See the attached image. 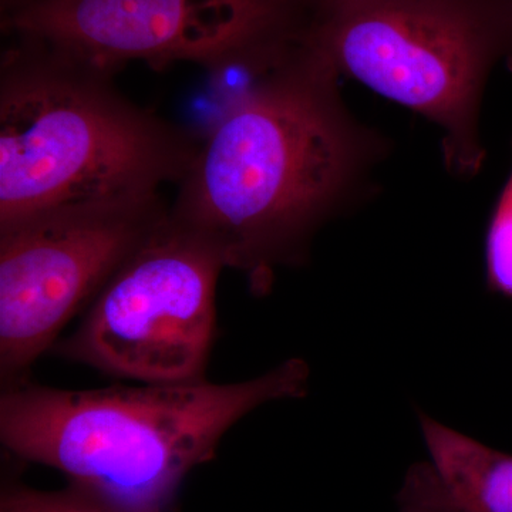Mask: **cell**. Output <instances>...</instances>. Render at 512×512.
Segmentation results:
<instances>
[{"instance_id":"1","label":"cell","mask_w":512,"mask_h":512,"mask_svg":"<svg viewBox=\"0 0 512 512\" xmlns=\"http://www.w3.org/2000/svg\"><path fill=\"white\" fill-rule=\"evenodd\" d=\"M316 30L234 93L198 143L170 217L266 296L319 228L359 198L382 137L353 119Z\"/></svg>"},{"instance_id":"2","label":"cell","mask_w":512,"mask_h":512,"mask_svg":"<svg viewBox=\"0 0 512 512\" xmlns=\"http://www.w3.org/2000/svg\"><path fill=\"white\" fill-rule=\"evenodd\" d=\"M308 363L289 359L238 383L198 379L69 390L29 379L3 387L0 441L70 485L127 512H167L185 477L266 403L303 399Z\"/></svg>"},{"instance_id":"3","label":"cell","mask_w":512,"mask_h":512,"mask_svg":"<svg viewBox=\"0 0 512 512\" xmlns=\"http://www.w3.org/2000/svg\"><path fill=\"white\" fill-rule=\"evenodd\" d=\"M26 42L0 76V228L180 183L197 138L126 99L109 70Z\"/></svg>"},{"instance_id":"4","label":"cell","mask_w":512,"mask_h":512,"mask_svg":"<svg viewBox=\"0 0 512 512\" xmlns=\"http://www.w3.org/2000/svg\"><path fill=\"white\" fill-rule=\"evenodd\" d=\"M316 35L339 74L443 130L451 174L481 170L485 84L500 63L512 73V0H343Z\"/></svg>"},{"instance_id":"5","label":"cell","mask_w":512,"mask_h":512,"mask_svg":"<svg viewBox=\"0 0 512 512\" xmlns=\"http://www.w3.org/2000/svg\"><path fill=\"white\" fill-rule=\"evenodd\" d=\"M225 268L220 252L168 211L52 352L131 382L204 379Z\"/></svg>"},{"instance_id":"6","label":"cell","mask_w":512,"mask_h":512,"mask_svg":"<svg viewBox=\"0 0 512 512\" xmlns=\"http://www.w3.org/2000/svg\"><path fill=\"white\" fill-rule=\"evenodd\" d=\"M157 194L84 201L0 228V379H29L62 330L165 220Z\"/></svg>"},{"instance_id":"7","label":"cell","mask_w":512,"mask_h":512,"mask_svg":"<svg viewBox=\"0 0 512 512\" xmlns=\"http://www.w3.org/2000/svg\"><path fill=\"white\" fill-rule=\"evenodd\" d=\"M311 15L309 0H32L12 25L26 40L113 72L128 60L211 66Z\"/></svg>"},{"instance_id":"8","label":"cell","mask_w":512,"mask_h":512,"mask_svg":"<svg viewBox=\"0 0 512 512\" xmlns=\"http://www.w3.org/2000/svg\"><path fill=\"white\" fill-rule=\"evenodd\" d=\"M429 460L413 464L399 512H512V454L419 412Z\"/></svg>"},{"instance_id":"9","label":"cell","mask_w":512,"mask_h":512,"mask_svg":"<svg viewBox=\"0 0 512 512\" xmlns=\"http://www.w3.org/2000/svg\"><path fill=\"white\" fill-rule=\"evenodd\" d=\"M484 262L488 291L512 299V170L488 222Z\"/></svg>"},{"instance_id":"10","label":"cell","mask_w":512,"mask_h":512,"mask_svg":"<svg viewBox=\"0 0 512 512\" xmlns=\"http://www.w3.org/2000/svg\"><path fill=\"white\" fill-rule=\"evenodd\" d=\"M0 512H127L73 485L60 491H40L8 485L0 498Z\"/></svg>"},{"instance_id":"11","label":"cell","mask_w":512,"mask_h":512,"mask_svg":"<svg viewBox=\"0 0 512 512\" xmlns=\"http://www.w3.org/2000/svg\"><path fill=\"white\" fill-rule=\"evenodd\" d=\"M311 2L319 10H325L332 8V6L338 5V3L343 2V0H311Z\"/></svg>"}]
</instances>
